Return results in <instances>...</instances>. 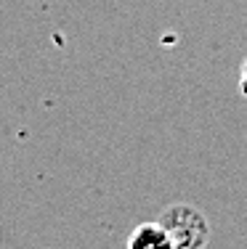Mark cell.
<instances>
[{"label": "cell", "mask_w": 247, "mask_h": 249, "mask_svg": "<svg viewBox=\"0 0 247 249\" xmlns=\"http://www.w3.org/2000/svg\"><path fill=\"white\" fill-rule=\"evenodd\" d=\"M168 231L173 249H205L210 239V225L205 215L191 204H170L157 217Z\"/></svg>", "instance_id": "6da1fadb"}, {"label": "cell", "mask_w": 247, "mask_h": 249, "mask_svg": "<svg viewBox=\"0 0 247 249\" xmlns=\"http://www.w3.org/2000/svg\"><path fill=\"white\" fill-rule=\"evenodd\" d=\"M128 249H173V244H170V236L162 228V223L154 220V223H141L138 228L131 231Z\"/></svg>", "instance_id": "7a4b0ae2"}]
</instances>
